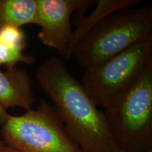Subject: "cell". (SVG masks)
I'll return each instance as SVG.
<instances>
[{
    "label": "cell",
    "mask_w": 152,
    "mask_h": 152,
    "mask_svg": "<svg viewBox=\"0 0 152 152\" xmlns=\"http://www.w3.org/2000/svg\"><path fill=\"white\" fill-rule=\"evenodd\" d=\"M1 135L6 144L20 152H81L66 134L54 107L44 100L36 109L9 115Z\"/></svg>",
    "instance_id": "obj_4"
},
{
    "label": "cell",
    "mask_w": 152,
    "mask_h": 152,
    "mask_svg": "<svg viewBox=\"0 0 152 152\" xmlns=\"http://www.w3.org/2000/svg\"><path fill=\"white\" fill-rule=\"evenodd\" d=\"M4 142L3 140H2V137H1V131H0V145H1V144H4Z\"/></svg>",
    "instance_id": "obj_13"
},
{
    "label": "cell",
    "mask_w": 152,
    "mask_h": 152,
    "mask_svg": "<svg viewBox=\"0 0 152 152\" xmlns=\"http://www.w3.org/2000/svg\"><path fill=\"white\" fill-rule=\"evenodd\" d=\"M0 152H20L18 150L14 149V148L9 147V146L4 143L0 145Z\"/></svg>",
    "instance_id": "obj_12"
},
{
    "label": "cell",
    "mask_w": 152,
    "mask_h": 152,
    "mask_svg": "<svg viewBox=\"0 0 152 152\" xmlns=\"http://www.w3.org/2000/svg\"><path fill=\"white\" fill-rule=\"evenodd\" d=\"M28 45L26 35L21 28L5 26L0 29V68L16 67L18 63L32 65L35 57L25 53Z\"/></svg>",
    "instance_id": "obj_8"
},
{
    "label": "cell",
    "mask_w": 152,
    "mask_h": 152,
    "mask_svg": "<svg viewBox=\"0 0 152 152\" xmlns=\"http://www.w3.org/2000/svg\"><path fill=\"white\" fill-rule=\"evenodd\" d=\"M36 77L54 104L66 134L81 152H121L103 111L61 60L56 56L49 58L38 68Z\"/></svg>",
    "instance_id": "obj_1"
},
{
    "label": "cell",
    "mask_w": 152,
    "mask_h": 152,
    "mask_svg": "<svg viewBox=\"0 0 152 152\" xmlns=\"http://www.w3.org/2000/svg\"><path fill=\"white\" fill-rule=\"evenodd\" d=\"M37 0H0V29L36 24Z\"/></svg>",
    "instance_id": "obj_10"
},
{
    "label": "cell",
    "mask_w": 152,
    "mask_h": 152,
    "mask_svg": "<svg viewBox=\"0 0 152 152\" xmlns=\"http://www.w3.org/2000/svg\"><path fill=\"white\" fill-rule=\"evenodd\" d=\"M95 3V0H37L38 39L65 58L73 33L71 16L83 13Z\"/></svg>",
    "instance_id": "obj_6"
},
{
    "label": "cell",
    "mask_w": 152,
    "mask_h": 152,
    "mask_svg": "<svg viewBox=\"0 0 152 152\" xmlns=\"http://www.w3.org/2000/svg\"><path fill=\"white\" fill-rule=\"evenodd\" d=\"M121 152H124V151H121ZM149 152H152V151H149Z\"/></svg>",
    "instance_id": "obj_14"
},
{
    "label": "cell",
    "mask_w": 152,
    "mask_h": 152,
    "mask_svg": "<svg viewBox=\"0 0 152 152\" xmlns=\"http://www.w3.org/2000/svg\"><path fill=\"white\" fill-rule=\"evenodd\" d=\"M121 151H152V62L102 109Z\"/></svg>",
    "instance_id": "obj_2"
},
{
    "label": "cell",
    "mask_w": 152,
    "mask_h": 152,
    "mask_svg": "<svg viewBox=\"0 0 152 152\" xmlns=\"http://www.w3.org/2000/svg\"><path fill=\"white\" fill-rule=\"evenodd\" d=\"M137 0H99L96 1L95 7L88 16L83 17L73 31L71 42L68 47L66 59L71 58L75 47L83 37L97 26L99 23L112 13L126 8L136 6Z\"/></svg>",
    "instance_id": "obj_9"
},
{
    "label": "cell",
    "mask_w": 152,
    "mask_h": 152,
    "mask_svg": "<svg viewBox=\"0 0 152 152\" xmlns=\"http://www.w3.org/2000/svg\"><path fill=\"white\" fill-rule=\"evenodd\" d=\"M9 115H10L7 112V110L0 105V126H2L6 121L8 119Z\"/></svg>",
    "instance_id": "obj_11"
},
{
    "label": "cell",
    "mask_w": 152,
    "mask_h": 152,
    "mask_svg": "<svg viewBox=\"0 0 152 152\" xmlns=\"http://www.w3.org/2000/svg\"><path fill=\"white\" fill-rule=\"evenodd\" d=\"M152 62V37L85 70L81 85L99 109L132 84Z\"/></svg>",
    "instance_id": "obj_5"
},
{
    "label": "cell",
    "mask_w": 152,
    "mask_h": 152,
    "mask_svg": "<svg viewBox=\"0 0 152 152\" xmlns=\"http://www.w3.org/2000/svg\"><path fill=\"white\" fill-rule=\"evenodd\" d=\"M151 37L152 7H126L95 26L77 44L72 57L86 70Z\"/></svg>",
    "instance_id": "obj_3"
},
{
    "label": "cell",
    "mask_w": 152,
    "mask_h": 152,
    "mask_svg": "<svg viewBox=\"0 0 152 152\" xmlns=\"http://www.w3.org/2000/svg\"><path fill=\"white\" fill-rule=\"evenodd\" d=\"M35 102L33 81L26 70L16 67L0 68V105L5 109L20 107L26 111Z\"/></svg>",
    "instance_id": "obj_7"
}]
</instances>
